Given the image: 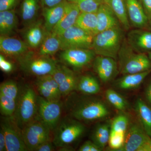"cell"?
<instances>
[{
  "instance_id": "cell-39",
  "label": "cell",
  "mask_w": 151,
  "mask_h": 151,
  "mask_svg": "<svg viewBox=\"0 0 151 151\" xmlns=\"http://www.w3.org/2000/svg\"><path fill=\"white\" fill-rule=\"evenodd\" d=\"M0 68L5 73H9L13 69V65L12 63L6 60L1 54L0 55Z\"/></svg>"
},
{
  "instance_id": "cell-4",
  "label": "cell",
  "mask_w": 151,
  "mask_h": 151,
  "mask_svg": "<svg viewBox=\"0 0 151 151\" xmlns=\"http://www.w3.org/2000/svg\"><path fill=\"white\" fill-rule=\"evenodd\" d=\"M19 58L22 70L37 77L52 74L57 65L55 60L50 57L35 54L32 52L28 51Z\"/></svg>"
},
{
  "instance_id": "cell-3",
  "label": "cell",
  "mask_w": 151,
  "mask_h": 151,
  "mask_svg": "<svg viewBox=\"0 0 151 151\" xmlns=\"http://www.w3.org/2000/svg\"><path fill=\"white\" fill-rule=\"evenodd\" d=\"M123 32L119 26L98 33L94 36L92 49L98 55L116 59L121 47Z\"/></svg>"
},
{
  "instance_id": "cell-40",
  "label": "cell",
  "mask_w": 151,
  "mask_h": 151,
  "mask_svg": "<svg viewBox=\"0 0 151 151\" xmlns=\"http://www.w3.org/2000/svg\"><path fill=\"white\" fill-rule=\"evenodd\" d=\"M54 147L51 141H49L41 144L35 150L36 151H54Z\"/></svg>"
},
{
  "instance_id": "cell-34",
  "label": "cell",
  "mask_w": 151,
  "mask_h": 151,
  "mask_svg": "<svg viewBox=\"0 0 151 151\" xmlns=\"http://www.w3.org/2000/svg\"><path fill=\"white\" fill-rule=\"evenodd\" d=\"M19 93V87L14 81H9L2 83L0 86V94L17 100Z\"/></svg>"
},
{
  "instance_id": "cell-35",
  "label": "cell",
  "mask_w": 151,
  "mask_h": 151,
  "mask_svg": "<svg viewBox=\"0 0 151 151\" xmlns=\"http://www.w3.org/2000/svg\"><path fill=\"white\" fill-rule=\"evenodd\" d=\"M125 133H119L111 131L109 143L110 147L114 150L120 151L124 146Z\"/></svg>"
},
{
  "instance_id": "cell-45",
  "label": "cell",
  "mask_w": 151,
  "mask_h": 151,
  "mask_svg": "<svg viewBox=\"0 0 151 151\" xmlns=\"http://www.w3.org/2000/svg\"><path fill=\"white\" fill-rule=\"evenodd\" d=\"M146 97L149 104L151 106V83L149 84L146 90Z\"/></svg>"
},
{
  "instance_id": "cell-25",
  "label": "cell",
  "mask_w": 151,
  "mask_h": 151,
  "mask_svg": "<svg viewBox=\"0 0 151 151\" xmlns=\"http://www.w3.org/2000/svg\"><path fill=\"white\" fill-rule=\"evenodd\" d=\"M17 25V17L13 10L0 12L1 35H9L16 29Z\"/></svg>"
},
{
  "instance_id": "cell-15",
  "label": "cell",
  "mask_w": 151,
  "mask_h": 151,
  "mask_svg": "<svg viewBox=\"0 0 151 151\" xmlns=\"http://www.w3.org/2000/svg\"><path fill=\"white\" fill-rule=\"evenodd\" d=\"M95 72L104 83L111 81L116 75L118 65L116 59L109 57L98 55L94 61Z\"/></svg>"
},
{
  "instance_id": "cell-43",
  "label": "cell",
  "mask_w": 151,
  "mask_h": 151,
  "mask_svg": "<svg viewBox=\"0 0 151 151\" xmlns=\"http://www.w3.org/2000/svg\"><path fill=\"white\" fill-rule=\"evenodd\" d=\"M6 151L5 137L2 130H0V151Z\"/></svg>"
},
{
  "instance_id": "cell-8",
  "label": "cell",
  "mask_w": 151,
  "mask_h": 151,
  "mask_svg": "<svg viewBox=\"0 0 151 151\" xmlns=\"http://www.w3.org/2000/svg\"><path fill=\"white\" fill-rule=\"evenodd\" d=\"M60 50L79 48L91 49L94 35L77 26L71 27L60 35Z\"/></svg>"
},
{
  "instance_id": "cell-30",
  "label": "cell",
  "mask_w": 151,
  "mask_h": 151,
  "mask_svg": "<svg viewBox=\"0 0 151 151\" xmlns=\"http://www.w3.org/2000/svg\"><path fill=\"white\" fill-rule=\"evenodd\" d=\"M76 89L84 94H94L99 92L100 88L96 78L90 76H84L78 80Z\"/></svg>"
},
{
  "instance_id": "cell-33",
  "label": "cell",
  "mask_w": 151,
  "mask_h": 151,
  "mask_svg": "<svg viewBox=\"0 0 151 151\" xmlns=\"http://www.w3.org/2000/svg\"><path fill=\"white\" fill-rule=\"evenodd\" d=\"M107 100L113 107L119 111H124L128 106L126 100L116 91L109 89L105 92Z\"/></svg>"
},
{
  "instance_id": "cell-36",
  "label": "cell",
  "mask_w": 151,
  "mask_h": 151,
  "mask_svg": "<svg viewBox=\"0 0 151 151\" xmlns=\"http://www.w3.org/2000/svg\"><path fill=\"white\" fill-rule=\"evenodd\" d=\"M129 119L124 115L117 116L113 120L111 125V131L126 133L129 125Z\"/></svg>"
},
{
  "instance_id": "cell-41",
  "label": "cell",
  "mask_w": 151,
  "mask_h": 151,
  "mask_svg": "<svg viewBox=\"0 0 151 151\" xmlns=\"http://www.w3.org/2000/svg\"><path fill=\"white\" fill-rule=\"evenodd\" d=\"M145 12L148 18H151V0H140Z\"/></svg>"
},
{
  "instance_id": "cell-11",
  "label": "cell",
  "mask_w": 151,
  "mask_h": 151,
  "mask_svg": "<svg viewBox=\"0 0 151 151\" xmlns=\"http://www.w3.org/2000/svg\"><path fill=\"white\" fill-rule=\"evenodd\" d=\"M95 54L91 49L70 48L63 50L60 54V58L72 67L81 68L89 64Z\"/></svg>"
},
{
  "instance_id": "cell-20",
  "label": "cell",
  "mask_w": 151,
  "mask_h": 151,
  "mask_svg": "<svg viewBox=\"0 0 151 151\" xmlns=\"http://www.w3.org/2000/svg\"><path fill=\"white\" fill-rule=\"evenodd\" d=\"M97 33L119 26V20L107 3H102L97 12Z\"/></svg>"
},
{
  "instance_id": "cell-5",
  "label": "cell",
  "mask_w": 151,
  "mask_h": 151,
  "mask_svg": "<svg viewBox=\"0 0 151 151\" xmlns=\"http://www.w3.org/2000/svg\"><path fill=\"white\" fill-rule=\"evenodd\" d=\"M54 131L53 144L61 149L68 147L80 137L85 128L79 122L65 119L59 122Z\"/></svg>"
},
{
  "instance_id": "cell-21",
  "label": "cell",
  "mask_w": 151,
  "mask_h": 151,
  "mask_svg": "<svg viewBox=\"0 0 151 151\" xmlns=\"http://www.w3.org/2000/svg\"><path fill=\"white\" fill-rule=\"evenodd\" d=\"M127 42L138 52L151 51V32L141 29L131 31L128 34Z\"/></svg>"
},
{
  "instance_id": "cell-28",
  "label": "cell",
  "mask_w": 151,
  "mask_h": 151,
  "mask_svg": "<svg viewBox=\"0 0 151 151\" xmlns=\"http://www.w3.org/2000/svg\"><path fill=\"white\" fill-rule=\"evenodd\" d=\"M135 110L143 129L151 137V109L141 99L137 100Z\"/></svg>"
},
{
  "instance_id": "cell-31",
  "label": "cell",
  "mask_w": 151,
  "mask_h": 151,
  "mask_svg": "<svg viewBox=\"0 0 151 151\" xmlns=\"http://www.w3.org/2000/svg\"><path fill=\"white\" fill-rule=\"evenodd\" d=\"M111 130L107 124H101L96 127L92 136L93 142L103 150L109 142Z\"/></svg>"
},
{
  "instance_id": "cell-46",
  "label": "cell",
  "mask_w": 151,
  "mask_h": 151,
  "mask_svg": "<svg viewBox=\"0 0 151 151\" xmlns=\"http://www.w3.org/2000/svg\"><path fill=\"white\" fill-rule=\"evenodd\" d=\"M139 151H151V138L148 142L141 148Z\"/></svg>"
},
{
  "instance_id": "cell-16",
  "label": "cell",
  "mask_w": 151,
  "mask_h": 151,
  "mask_svg": "<svg viewBox=\"0 0 151 151\" xmlns=\"http://www.w3.org/2000/svg\"><path fill=\"white\" fill-rule=\"evenodd\" d=\"M47 32L43 22L39 20L27 26L24 37L29 47L36 48L40 47Z\"/></svg>"
},
{
  "instance_id": "cell-26",
  "label": "cell",
  "mask_w": 151,
  "mask_h": 151,
  "mask_svg": "<svg viewBox=\"0 0 151 151\" xmlns=\"http://www.w3.org/2000/svg\"><path fill=\"white\" fill-rule=\"evenodd\" d=\"M151 69L141 73L126 74L117 83V86L123 90H129L139 86L150 73Z\"/></svg>"
},
{
  "instance_id": "cell-9",
  "label": "cell",
  "mask_w": 151,
  "mask_h": 151,
  "mask_svg": "<svg viewBox=\"0 0 151 151\" xmlns=\"http://www.w3.org/2000/svg\"><path fill=\"white\" fill-rule=\"evenodd\" d=\"M1 129L5 137L6 151H26L22 130L13 117H6L1 122Z\"/></svg>"
},
{
  "instance_id": "cell-48",
  "label": "cell",
  "mask_w": 151,
  "mask_h": 151,
  "mask_svg": "<svg viewBox=\"0 0 151 151\" xmlns=\"http://www.w3.org/2000/svg\"><path fill=\"white\" fill-rule=\"evenodd\" d=\"M96 1L100 4H102V3L105 2L106 0H96Z\"/></svg>"
},
{
  "instance_id": "cell-13",
  "label": "cell",
  "mask_w": 151,
  "mask_h": 151,
  "mask_svg": "<svg viewBox=\"0 0 151 151\" xmlns=\"http://www.w3.org/2000/svg\"><path fill=\"white\" fill-rule=\"evenodd\" d=\"M150 138L143 128L134 124L130 127L126 136L125 135L124 146L120 151H139Z\"/></svg>"
},
{
  "instance_id": "cell-6",
  "label": "cell",
  "mask_w": 151,
  "mask_h": 151,
  "mask_svg": "<svg viewBox=\"0 0 151 151\" xmlns=\"http://www.w3.org/2000/svg\"><path fill=\"white\" fill-rule=\"evenodd\" d=\"M37 114L36 118L43 123L51 131L59 124L62 110L60 100H48L41 96L37 97Z\"/></svg>"
},
{
  "instance_id": "cell-1",
  "label": "cell",
  "mask_w": 151,
  "mask_h": 151,
  "mask_svg": "<svg viewBox=\"0 0 151 151\" xmlns=\"http://www.w3.org/2000/svg\"><path fill=\"white\" fill-rule=\"evenodd\" d=\"M119 69L124 75L141 73L151 69L148 55L135 51L128 42L122 43L118 54Z\"/></svg>"
},
{
  "instance_id": "cell-32",
  "label": "cell",
  "mask_w": 151,
  "mask_h": 151,
  "mask_svg": "<svg viewBox=\"0 0 151 151\" xmlns=\"http://www.w3.org/2000/svg\"><path fill=\"white\" fill-rule=\"evenodd\" d=\"M17 101L0 94L1 113L6 117L13 116L17 109Z\"/></svg>"
},
{
  "instance_id": "cell-14",
  "label": "cell",
  "mask_w": 151,
  "mask_h": 151,
  "mask_svg": "<svg viewBox=\"0 0 151 151\" xmlns=\"http://www.w3.org/2000/svg\"><path fill=\"white\" fill-rule=\"evenodd\" d=\"M35 85L40 96L48 100H60L62 95L59 86L51 74L38 76Z\"/></svg>"
},
{
  "instance_id": "cell-19",
  "label": "cell",
  "mask_w": 151,
  "mask_h": 151,
  "mask_svg": "<svg viewBox=\"0 0 151 151\" xmlns=\"http://www.w3.org/2000/svg\"><path fill=\"white\" fill-rule=\"evenodd\" d=\"M128 18L135 27L142 28L146 27L148 18L139 0H125Z\"/></svg>"
},
{
  "instance_id": "cell-18",
  "label": "cell",
  "mask_w": 151,
  "mask_h": 151,
  "mask_svg": "<svg viewBox=\"0 0 151 151\" xmlns=\"http://www.w3.org/2000/svg\"><path fill=\"white\" fill-rule=\"evenodd\" d=\"M29 46L26 42L9 36L1 35L0 50L10 56H20L28 51Z\"/></svg>"
},
{
  "instance_id": "cell-27",
  "label": "cell",
  "mask_w": 151,
  "mask_h": 151,
  "mask_svg": "<svg viewBox=\"0 0 151 151\" xmlns=\"http://www.w3.org/2000/svg\"><path fill=\"white\" fill-rule=\"evenodd\" d=\"M105 3L110 7L124 28L126 30L129 29V21L127 14L125 0H106Z\"/></svg>"
},
{
  "instance_id": "cell-44",
  "label": "cell",
  "mask_w": 151,
  "mask_h": 151,
  "mask_svg": "<svg viewBox=\"0 0 151 151\" xmlns=\"http://www.w3.org/2000/svg\"><path fill=\"white\" fill-rule=\"evenodd\" d=\"M92 143L91 141H86L80 147L78 150L79 151H90Z\"/></svg>"
},
{
  "instance_id": "cell-29",
  "label": "cell",
  "mask_w": 151,
  "mask_h": 151,
  "mask_svg": "<svg viewBox=\"0 0 151 151\" xmlns=\"http://www.w3.org/2000/svg\"><path fill=\"white\" fill-rule=\"evenodd\" d=\"M75 25L93 35H96L97 34L96 13L81 12Z\"/></svg>"
},
{
  "instance_id": "cell-17",
  "label": "cell",
  "mask_w": 151,
  "mask_h": 151,
  "mask_svg": "<svg viewBox=\"0 0 151 151\" xmlns=\"http://www.w3.org/2000/svg\"><path fill=\"white\" fill-rule=\"evenodd\" d=\"M81 12L76 2L67 1L62 18L52 32L60 35L66 30L75 25Z\"/></svg>"
},
{
  "instance_id": "cell-49",
  "label": "cell",
  "mask_w": 151,
  "mask_h": 151,
  "mask_svg": "<svg viewBox=\"0 0 151 151\" xmlns=\"http://www.w3.org/2000/svg\"><path fill=\"white\" fill-rule=\"evenodd\" d=\"M148 55L149 58L150 59L151 61V51L148 52Z\"/></svg>"
},
{
  "instance_id": "cell-10",
  "label": "cell",
  "mask_w": 151,
  "mask_h": 151,
  "mask_svg": "<svg viewBox=\"0 0 151 151\" xmlns=\"http://www.w3.org/2000/svg\"><path fill=\"white\" fill-rule=\"evenodd\" d=\"M107 106L99 101L82 103L72 109V117L79 121H92L103 119L109 114Z\"/></svg>"
},
{
  "instance_id": "cell-42",
  "label": "cell",
  "mask_w": 151,
  "mask_h": 151,
  "mask_svg": "<svg viewBox=\"0 0 151 151\" xmlns=\"http://www.w3.org/2000/svg\"><path fill=\"white\" fill-rule=\"evenodd\" d=\"M64 0H41L43 7H50L59 4Z\"/></svg>"
},
{
  "instance_id": "cell-47",
  "label": "cell",
  "mask_w": 151,
  "mask_h": 151,
  "mask_svg": "<svg viewBox=\"0 0 151 151\" xmlns=\"http://www.w3.org/2000/svg\"><path fill=\"white\" fill-rule=\"evenodd\" d=\"M102 150V149L100 148L99 146H97L93 142L92 143L90 151H100Z\"/></svg>"
},
{
  "instance_id": "cell-12",
  "label": "cell",
  "mask_w": 151,
  "mask_h": 151,
  "mask_svg": "<svg viewBox=\"0 0 151 151\" xmlns=\"http://www.w3.org/2000/svg\"><path fill=\"white\" fill-rule=\"evenodd\" d=\"M51 75L59 86L62 96H67L76 89L78 79L75 73L65 65H57Z\"/></svg>"
},
{
  "instance_id": "cell-2",
  "label": "cell",
  "mask_w": 151,
  "mask_h": 151,
  "mask_svg": "<svg viewBox=\"0 0 151 151\" xmlns=\"http://www.w3.org/2000/svg\"><path fill=\"white\" fill-rule=\"evenodd\" d=\"M37 97L34 89L29 85H25L19 91L16 110L13 117L21 129L36 117Z\"/></svg>"
},
{
  "instance_id": "cell-24",
  "label": "cell",
  "mask_w": 151,
  "mask_h": 151,
  "mask_svg": "<svg viewBox=\"0 0 151 151\" xmlns=\"http://www.w3.org/2000/svg\"><path fill=\"white\" fill-rule=\"evenodd\" d=\"M39 0H23L20 16L23 22L27 26L35 21L39 9Z\"/></svg>"
},
{
  "instance_id": "cell-38",
  "label": "cell",
  "mask_w": 151,
  "mask_h": 151,
  "mask_svg": "<svg viewBox=\"0 0 151 151\" xmlns=\"http://www.w3.org/2000/svg\"><path fill=\"white\" fill-rule=\"evenodd\" d=\"M20 0H0V12L12 10Z\"/></svg>"
},
{
  "instance_id": "cell-7",
  "label": "cell",
  "mask_w": 151,
  "mask_h": 151,
  "mask_svg": "<svg viewBox=\"0 0 151 151\" xmlns=\"http://www.w3.org/2000/svg\"><path fill=\"white\" fill-rule=\"evenodd\" d=\"M22 130L28 150L34 151L41 144L50 141L51 130L36 118L26 125Z\"/></svg>"
},
{
  "instance_id": "cell-22",
  "label": "cell",
  "mask_w": 151,
  "mask_h": 151,
  "mask_svg": "<svg viewBox=\"0 0 151 151\" xmlns=\"http://www.w3.org/2000/svg\"><path fill=\"white\" fill-rule=\"evenodd\" d=\"M67 0L50 7H43L44 26L47 32H51L62 18L65 12Z\"/></svg>"
},
{
  "instance_id": "cell-50",
  "label": "cell",
  "mask_w": 151,
  "mask_h": 151,
  "mask_svg": "<svg viewBox=\"0 0 151 151\" xmlns=\"http://www.w3.org/2000/svg\"><path fill=\"white\" fill-rule=\"evenodd\" d=\"M68 1L73 2H76L77 0H67Z\"/></svg>"
},
{
  "instance_id": "cell-51",
  "label": "cell",
  "mask_w": 151,
  "mask_h": 151,
  "mask_svg": "<svg viewBox=\"0 0 151 151\" xmlns=\"http://www.w3.org/2000/svg\"><path fill=\"white\" fill-rule=\"evenodd\" d=\"M149 22H150V24H151V18L150 19V20H149Z\"/></svg>"
},
{
  "instance_id": "cell-37",
  "label": "cell",
  "mask_w": 151,
  "mask_h": 151,
  "mask_svg": "<svg viewBox=\"0 0 151 151\" xmlns=\"http://www.w3.org/2000/svg\"><path fill=\"white\" fill-rule=\"evenodd\" d=\"M76 3L81 12L96 13L101 4L96 0H77Z\"/></svg>"
},
{
  "instance_id": "cell-23",
  "label": "cell",
  "mask_w": 151,
  "mask_h": 151,
  "mask_svg": "<svg viewBox=\"0 0 151 151\" xmlns=\"http://www.w3.org/2000/svg\"><path fill=\"white\" fill-rule=\"evenodd\" d=\"M61 48L60 35L52 32H47L40 47L39 54L50 56L56 53Z\"/></svg>"
}]
</instances>
